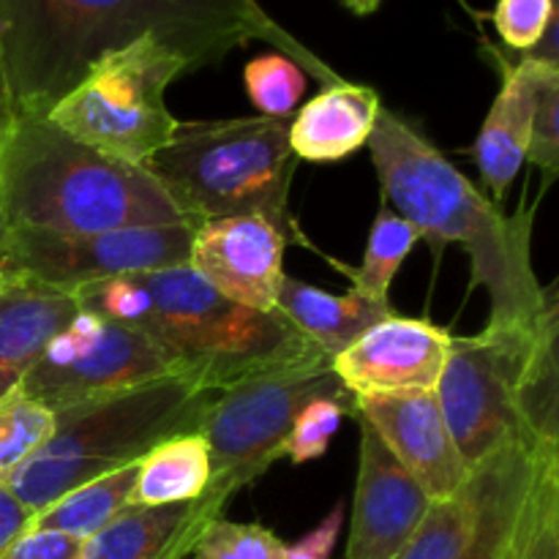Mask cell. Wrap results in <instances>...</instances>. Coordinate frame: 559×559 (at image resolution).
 <instances>
[{"mask_svg":"<svg viewBox=\"0 0 559 559\" xmlns=\"http://www.w3.org/2000/svg\"><path fill=\"white\" fill-rule=\"evenodd\" d=\"M183 71L191 66L169 44L145 36L93 60L47 118L82 145L145 167L178 129L164 96Z\"/></svg>","mask_w":559,"mask_h":559,"instance_id":"cell-7","label":"cell"},{"mask_svg":"<svg viewBox=\"0 0 559 559\" xmlns=\"http://www.w3.org/2000/svg\"><path fill=\"white\" fill-rule=\"evenodd\" d=\"M276 311L331 360L371 325L393 314L391 306L371 304L353 289L347 295H331L289 276H284L278 289Z\"/></svg>","mask_w":559,"mask_h":559,"instance_id":"cell-20","label":"cell"},{"mask_svg":"<svg viewBox=\"0 0 559 559\" xmlns=\"http://www.w3.org/2000/svg\"><path fill=\"white\" fill-rule=\"evenodd\" d=\"M480 500V480L475 469L462 489L448 500L435 502L418 533L393 559H459L475 530Z\"/></svg>","mask_w":559,"mask_h":559,"instance_id":"cell-27","label":"cell"},{"mask_svg":"<svg viewBox=\"0 0 559 559\" xmlns=\"http://www.w3.org/2000/svg\"><path fill=\"white\" fill-rule=\"evenodd\" d=\"M175 374L156 344L131 328L76 311L16 391L52 413Z\"/></svg>","mask_w":559,"mask_h":559,"instance_id":"cell-11","label":"cell"},{"mask_svg":"<svg viewBox=\"0 0 559 559\" xmlns=\"http://www.w3.org/2000/svg\"><path fill=\"white\" fill-rule=\"evenodd\" d=\"M538 322L530 328L486 325L478 336H453L435 396L467 469L508 442L522 440L519 380Z\"/></svg>","mask_w":559,"mask_h":559,"instance_id":"cell-9","label":"cell"},{"mask_svg":"<svg viewBox=\"0 0 559 559\" xmlns=\"http://www.w3.org/2000/svg\"><path fill=\"white\" fill-rule=\"evenodd\" d=\"M491 20L508 49L530 55L557 27V0H497Z\"/></svg>","mask_w":559,"mask_h":559,"instance_id":"cell-32","label":"cell"},{"mask_svg":"<svg viewBox=\"0 0 559 559\" xmlns=\"http://www.w3.org/2000/svg\"><path fill=\"white\" fill-rule=\"evenodd\" d=\"M194 229L189 222L96 235L11 227L0 229V265L5 278H27L74 295L104 278L186 265Z\"/></svg>","mask_w":559,"mask_h":559,"instance_id":"cell-10","label":"cell"},{"mask_svg":"<svg viewBox=\"0 0 559 559\" xmlns=\"http://www.w3.org/2000/svg\"><path fill=\"white\" fill-rule=\"evenodd\" d=\"M16 109L14 98H11L9 76H5V63H3V49H0V131H9V126L14 123Z\"/></svg>","mask_w":559,"mask_h":559,"instance_id":"cell-37","label":"cell"},{"mask_svg":"<svg viewBox=\"0 0 559 559\" xmlns=\"http://www.w3.org/2000/svg\"><path fill=\"white\" fill-rule=\"evenodd\" d=\"M418 240H424V235L413 222L382 207L371 224L364 262L353 273V293L371 300V304L391 306L393 278H396L404 260L413 254Z\"/></svg>","mask_w":559,"mask_h":559,"instance_id":"cell-26","label":"cell"},{"mask_svg":"<svg viewBox=\"0 0 559 559\" xmlns=\"http://www.w3.org/2000/svg\"><path fill=\"white\" fill-rule=\"evenodd\" d=\"M55 435V413L22 391L0 399V484H9Z\"/></svg>","mask_w":559,"mask_h":559,"instance_id":"cell-28","label":"cell"},{"mask_svg":"<svg viewBox=\"0 0 559 559\" xmlns=\"http://www.w3.org/2000/svg\"><path fill=\"white\" fill-rule=\"evenodd\" d=\"M183 374H167L112 396L55 413V435L9 480L36 516L76 486L136 464L169 437L194 435L207 399Z\"/></svg>","mask_w":559,"mask_h":559,"instance_id":"cell-5","label":"cell"},{"mask_svg":"<svg viewBox=\"0 0 559 559\" xmlns=\"http://www.w3.org/2000/svg\"><path fill=\"white\" fill-rule=\"evenodd\" d=\"M284 540L260 524L216 519L191 549V559H282Z\"/></svg>","mask_w":559,"mask_h":559,"instance_id":"cell-31","label":"cell"},{"mask_svg":"<svg viewBox=\"0 0 559 559\" xmlns=\"http://www.w3.org/2000/svg\"><path fill=\"white\" fill-rule=\"evenodd\" d=\"M186 222L145 167L82 145L47 115L20 112L3 134L0 229L96 235Z\"/></svg>","mask_w":559,"mask_h":559,"instance_id":"cell-3","label":"cell"},{"mask_svg":"<svg viewBox=\"0 0 559 559\" xmlns=\"http://www.w3.org/2000/svg\"><path fill=\"white\" fill-rule=\"evenodd\" d=\"M3 559H85V540L52 530H27Z\"/></svg>","mask_w":559,"mask_h":559,"instance_id":"cell-34","label":"cell"},{"mask_svg":"<svg viewBox=\"0 0 559 559\" xmlns=\"http://www.w3.org/2000/svg\"><path fill=\"white\" fill-rule=\"evenodd\" d=\"M5 282H9V278H5V273H3V265H0V289L5 287Z\"/></svg>","mask_w":559,"mask_h":559,"instance_id":"cell-39","label":"cell"},{"mask_svg":"<svg viewBox=\"0 0 559 559\" xmlns=\"http://www.w3.org/2000/svg\"><path fill=\"white\" fill-rule=\"evenodd\" d=\"M287 240V233L267 218H213L197 224L186 265L224 298L276 311Z\"/></svg>","mask_w":559,"mask_h":559,"instance_id":"cell-13","label":"cell"},{"mask_svg":"<svg viewBox=\"0 0 559 559\" xmlns=\"http://www.w3.org/2000/svg\"><path fill=\"white\" fill-rule=\"evenodd\" d=\"M33 513L20 502L9 484H0V559L31 530Z\"/></svg>","mask_w":559,"mask_h":559,"instance_id":"cell-36","label":"cell"},{"mask_svg":"<svg viewBox=\"0 0 559 559\" xmlns=\"http://www.w3.org/2000/svg\"><path fill=\"white\" fill-rule=\"evenodd\" d=\"M3 134H5V131H0V145H3Z\"/></svg>","mask_w":559,"mask_h":559,"instance_id":"cell-40","label":"cell"},{"mask_svg":"<svg viewBox=\"0 0 559 559\" xmlns=\"http://www.w3.org/2000/svg\"><path fill=\"white\" fill-rule=\"evenodd\" d=\"M342 522L344 508L342 502H338L311 533H306L304 538L295 540V544H284L282 559H331L333 549H336L338 533H342Z\"/></svg>","mask_w":559,"mask_h":559,"instance_id":"cell-35","label":"cell"},{"mask_svg":"<svg viewBox=\"0 0 559 559\" xmlns=\"http://www.w3.org/2000/svg\"><path fill=\"white\" fill-rule=\"evenodd\" d=\"M222 511L224 502L211 495L175 506H126L85 540V559H183Z\"/></svg>","mask_w":559,"mask_h":559,"instance_id":"cell-17","label":"cell"},{"mask_svg":"<svg viewBox=\"0 0 559 559\" xmlns=\"http://www.w3.org/2000/svg\"><path fill=\"white\" fill-rule=\"evenodd\" d=\"M559 300L557 284L549 298L519 380V424L522 442L533 453L559 451Z\"/></svg>","mask_w":559,"mask_h":559,"instance_id":"cell-22","label":"cell"},{"mask_svg":"<svg viewBox=\"0 0 559 559\" xmlns=\"http://www.w3.org/2000/svg\"><path fill=\"white\" fill-rule=\"evenodd\" d=\"M497 60H500L502 87L475 140V164L484 186L495 194V202H500L527 162L540 80L544 71L557 63L535 58H519L516 63H508L500 55Z\"/></svg>","mask_w":559,"mask_h":559,"instance_id":"cell-16","label":"cell"},{"mask_svg":"<svg viewBox=\"0 0 559 559\" xmlns=\"http://www.w3.org/2000/svg\"><path fill=\"white\" fill-rule=\"evenodd\" d=\"M344 415H355L353 396H325L306 404L289 429L284 456L293 464H306L325 456Z\"/></svg>","mask_w":559,"mask_h":559,"instance_id":"cell-30","label":"cell"},{"mask_svg":"<svg viewBox=\"0 0 559 559\" xmlns=\"http://www.w3.org/2000/svg\"><path fill=\"white\" fill-rule=\"evenodd\" d=\"M134 478L136 464H129V467L115 469V473L102 475L96 480H87V484L66 491L60 500L44 508L41 513H36L31 527L66 533L80 540L93 538L129 506Z\"/></svg>","mask_w":559,"mask_h":559,"instance_id":"cell-24","label":"cell"},{"mask_svg":"<svg viewBox=\"0 0 559 559\" xmlns=\"http://www.w3.org/2000/svg\"><path fill=\"white\" fill-rule=\"evenodd\" d=\"M76 311L74 295L27 278L5 282L0 289V399L20 388Z\"/></svg>","mask_w":559,"mask_h":559,"instance_id":"cell-18","label":"cell"},{"mask_svg":"<svg viewBox=\"0 0 559 559\" xmlns=\"http://www.w3.org/2000/svg\"><path fill=\"white\" fill-rule=\"evenodd\" d=\"M211 448L202 435L158 442L136 462L129 506H175L205 497L211 486Z\"/></svg>","mask_w":559,"mask_h":559,"instance_id":"cell-23","label":"cell"},{"mask_svg":"<svg viewBox=\"0 0 559 559\" xmlns=\"http://www.w3.org/2000/svg\"><path fill=\"white\" fill-rule=\"evenodd\" d=\"M508 559H559V451L535 453Z\"/></svg>","mask_w":559,"mask_h":559,"instance_id":"cell-25","label":"cell"},{"mask_svg":"<svg viewBox=\"0 0 559 559\" xmlns=\"http://www.w3.org/2000/svg\"><path fill=\"white\" fill-rule=\"evenodd\" d=\"M382 112L374 87L336 82L298 109L289 123V147L304 162H342L369 145Z\"/></svg>","mask_w":559,"mask_h":559,"instance_id":"cell-19","label":"cell"},{"mask_svg":"<svg viewBox=\"0 0 559 559\" xmlns=\"http://www.w3.org/2000/svg\"><path fill=\"white\" fill-rule=\"evenodd\" d=\"M145 36L162 38L191 69L262 38L325 85L342 82L257 0H0V49L16 115H47L93 60Z\"/></svg>","mask_w":559,"mask_h":559,"instance_id":"cell-1","label":"cell"},{"mask_svg":"<svg viewBox=\"0 0 559 559\" xmlns=\"http://www.w3.org/2000/svg\"><path fill=\"white\" fill-rule=\"evenodd\" d=\"M355 415L380 435L431 502L448 500L467 484L469 469L459 456L435 393L355 399Z\"/></svg>","mask_w":559,"mask_h":559,"instance_id":"cell-15","label":"cell"},{"mask_svg":"<svg viewBox=\"0 0 559 559\" xmlns=\"http://www.w3.org/2000/svg\"><path fill=\"white\" fill-rule=\"evenodd\" d=\"M382 0H344V5H347L349 11H355V14H374L377 9H380Z\"/></svg>","mask_w":559,"mask_h":559,"instance_id":"cell-38","label":"cell"},{"mask_svg":"<svg viewBox=\"0 0 559 559\" xmlns=\"http://www.w3.org/2000/svg\"><path fill=\"white\" fill-rule=\"evenodd\" d=\"M535 453L522 440L508 442L473 467L480 480L475 530L459 559H508L511 530L533 478Z\"/></svg>","mask_w":559,"mask_h":559,"instance_id":"cell-21","label":"cell"},{"mask_svg":"<svg viewBox=\"0 0 559 559\" xmlns=\"http://www.w3.org/2000/svg\"><path fill=\"white\" fill-rule=\"evenodd\" d=\"M382 197L440 249L459 243L473 260V287H486L489 325L538 322L549 287H540L530 257L533 211L506 216L467 175L453 167L407 120L382 109L369 136Z\"/></svg>","mask_w":559,"mask_h":559,"instance_id":"cell-2","label":"cell"},{"mask_svg":"<svg viewBox=\"0 0 559 559\" xmlns=\"http://www.w3.org/2000/svg\"><path fill=\"white\" fill-rule=\"evenodd\" d=\"M431 506L435 502L418 480L393 459L380 435L360 420L358 484L347 559H393L418 533Z\"/></svg>","mask_w":559,"mask_h":559,"instance_id":"cell-14","label":"cell"},{"mask_svg":"<svg viewBox=\"0 0 559 559\" xmlns=\"http://www.w3.org/2000/svg\"><path fill=\"white\" fill-rule=\"evenodd\" d=\"M349 396L328 355L240 382L207 399L197 435L211 448V486L205 495L224 506L284 456V442L300 409L314 399Z\"/></svg>","mask_w":559,"mask_h":559,"instance_id":"cell-8","label":"cell"},{"mask_svg":"<svg viewBox=\"0 0 559 559\" xmlns=\"http://www.w3.org/2000/svg\"><path fill=\"white\" fill-rule=\"evenodd\" d=\"M527 162L546 175V186L557 178L559 169V66H549L538 87L533 131H530Z\"/></svg>","mask_w":559,"mask_h":559,"instance_id":"cell-33","label":"cell"},{"mask_svg":"<svg viewBox=\"0 0 559 559\" xmlns=\"http://www.w3.org/2000/svg\"><path fill=\"white\" fill-rule=\"evenodd\" d=\"M295 162L287 120L257 115L178 123L145 169L191 224L260 216L289 238Z\"/></svg>","mask_w":559,"mask_h":559,"instance_id":"cell-6","label":"cell"},{"mask_svg":"<svg viewBox=\"0 0 559 559\" xmlns=\"http://www.w3.org/2000/svg\"><path fill=\"white\" fill-rule=\"evenodd\" d=\"M451 342L445 328L393 311L338 353L331 366L353 399L435 393Z\"/></svg>","mask_w":559,"mask_h":559,"instance_id":"cell-12","label":"cell"},{"mask_svg":"<svg viewBox=\"0 0 559 559\" xmlns=\"http://www.w3.org/2000/svg\"><path fill=\"white\" fill-rule=\"evenodd\" d=\"M246 93L262 118L287 120L306 93V71L282 52L260 55L243 71Z\"/></svg>","mask_w":559,"mask_h":559,"instance_id":"cell-29","label":"cell"},{"mask_svg":"<svg viewBox=\"0 0 559 559\" xmlns=\"http://www.w3.org/2000/svg\"><path fill=\"white\" fill-rule=\"evenodd\" d=\"M142 278L153 304L140 333L200 391H229L322 355L278 311L224 298L189 265L147 271Z\"/></svg>","mask_w":559,"mask_h":559,"instance_id":"cell-4","label":"cell"}]
</instances>
